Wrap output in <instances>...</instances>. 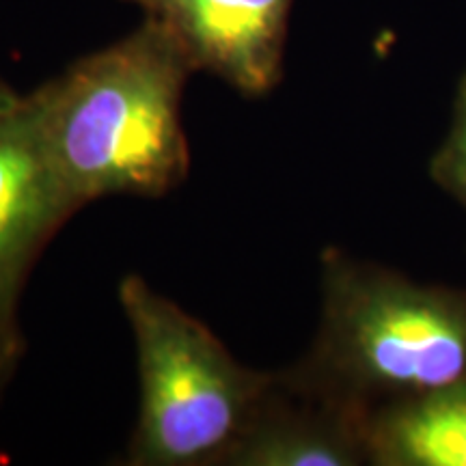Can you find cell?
I'll return each mask as SVG.
<instances>
[{
	"mask_svg": "<svg viewBox=\"0 0 466 466\" xmlns=\"http://www.w3.org/2000/svg\"><path fill=\"white\" fill-rule=\"evenodd\" d=\"M192 74L173 39L143 20L25 96L46 156L76 206L106 197L160 199L186 182L182 102Z\"/></svg>",
	"mask_w": 466,
	"mask_h": 466,
	"instance_id": "obj_1",
	"label": "cell"
},
{
	"mask_svg": "<svg viewBox=\"0 0 466 466\" xmlns=\"http://www.w3.org/2000/svg\"><path fill=\"white\" fill-rule=\"evenodd\" d=\"M311 348L288 376L365 412L466 384V289L421 283L343 250L322 253Z\"/></svg>",
	"mask_w": 466,
	"mask_h": 466,
	"instance_id": "obj_2",
	"label": "cell"
},
{
	"mask_svg": "<svg viewBox=\"0 0 466 466\" xmlns=\"http://www.w3.org/2000/svg\"><path fill=\"white\" fill-rule=\"evenodd\" d=\"M138 371L130 466H225L275 371L242 365L201 319L138 275L116 288Z\"/></svg>",
	"mask_w": 466,
	"mask_h": 466,
	"instance_id": "obj_3",
	"label": "cell"
},
{
	"mask_svg": "<svg viewBox=\"0 0 466 466\" xmlns=\"http://www.w3.org/2000/svg\"><path fill=\"white\" fill-rule=\"evenodd\" d=\"M160 26L190 67L244 97H264L283 78L294 0H121Z\"/></svg>",
	"mask_w": 466,
	"mask_h": 466,
	"instance_id": "obj_4",
	"label": "cell"
},
{
	"mask_svg": "<svg viewBox=\"0 0 466 466\" xmlns=\"http://www.w3.org/2000/svg\"><path fill=\"white\" fill-rule=\"evenodd\" d=\"M58 182L26 97L0 108V333H20L17 307L35 261L78 212Z\"/></svg>",
	"mask_w": 466,
	"mask_h": 466,
	"instance_id": "obj_5",
	"label": "cell"
},
{
	"mask_svg": "<svg viewBox=\"0 0 466 466\" xmlns=\"http://www.w3.org/2000/svg\"><path fill=\"white\" fill-rule=\"evenodd\" d=\"M367 464L365 412L275 371L225 466Z\"/></svg>",
	"mask_w": 466,
	"mask_h": 466,
	"instance_id": "obj_6",
	"label": "cell"
},
{
	"mask_svg": "<svg viewBox=\"0 0 466 466\" xmlns=\"http://www.w3.org/2000/svg\"><path fill=\"white\" fill-rule=\"evenodd\" d=\"M365 447L371 466H466V384L367 410Z\"/></svg>",
	"mask_w": 466,
	"mask_h": 466,
	"instance_id": "obj_7",
	"label": "cell"
},
{
	"mask_svg": "<svg viewBox=\"0 0 466 466\" xmlns=\"http://www.w3.org/2000/svg\"><path fill=\"white\" fill-rule=\"evenodd\" d=\"M430 177L466 212V72L453 93L450 127L430 160Z\"/></svg>",
	"mask_w": 466,
	"mask_h": 466,
	"instance_id": "obj_8",
	"label": "cell"
},
{
	"mask_svg": "<svg viewBox=\"0 0 466 466\" xmlns=\"http://www.w3.org/2000/svg\"><path fill=\"white\" fill-rule=\"evenodd\" d=\"M22 354H25L22 333H0V398L11 382V376H14Z\"/></svg>",
	"mask_w": 466,
	"mask_h": 466,
	"instance_id": "obj_9",
	"label": "cell"
},
{
	"mask_svg": "<svg viewBox=\"0 0 466 466\" xmlns=\"http://www.w3.org/2000/svg\"><path fill=\"white\" fill-rule=\"evenodd\" d=\"M17 100H20V96L0 80V108L11 106V104H15Z\"/></svg>",
	"mask_w": 466,
	"mask_h": 466,
	"instance_id": "obj_10",
	"label": "cell"
}]
</instances>
